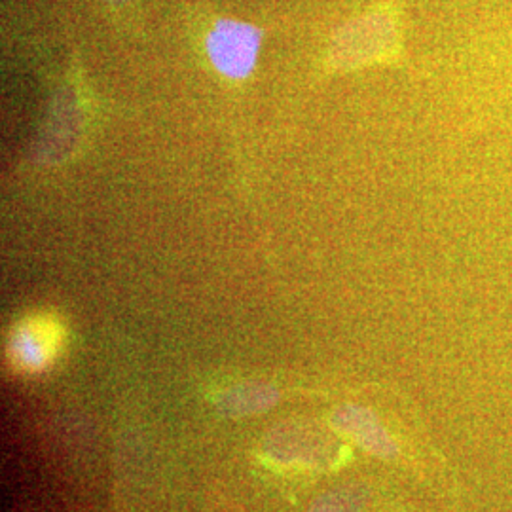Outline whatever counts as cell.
I'll list each match as a JSON object with an SVG mask.
<instances>
[{"label":"cell","instance_id":"1","mask_svg":"<svg viewBox=\"0 0 512 512\" xmlns=\"http://www.w3.org/2000/svg\"><path fill=\"white\" fill-rule=\"evenodd\" d=\"M205 48L220 74L239 80L255 69L260 33L249 23L224 19L211 29Z\"/></svg>","mask_w":512,"mask_h":512},{"label":"cell","instance_id":"2","mask_svg":"<svg viewBox=\"0 0 512 512\" xmlns=\"http://www.w3.org/2000/svg\"><path fill=\"white\" fill-rule=\"evenodd\" d=\"M59 327L48 317H35L21 323L12 334L10 357L23 370H38L55 355Z\"/></svg>","mask_w":512,"mask_h":512},{"label":"cell","instance_id":"3","mask_svg":"<svg viewBox=\"0 0 512 512\" xmlns=\"http://www.w3.org/2000/svg\"><path fill=\"white\" fill-rule=\"evenodd\" d=\"M336 429L355 440L366 452L378 458L391 459L397 454V444L385 431L384 425L368 410L359 406H346L334 414Z\"/></svg>","mask_w":512,"mask_h":512},{"label":"cell","instance_id":"4","mask_svg":"<svg viewBox=\"0 0 512 512\" xmlns=\"http://www.w3.org/2000/svg\"><path fill=\"white\" fill-rule=\"evenodd\" d=\"M315 512H359V509L346 497H329L315 509Z\"/></svg>","mask_w":512,"mask_h":512}]
</instances>
